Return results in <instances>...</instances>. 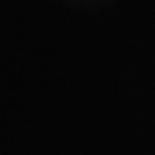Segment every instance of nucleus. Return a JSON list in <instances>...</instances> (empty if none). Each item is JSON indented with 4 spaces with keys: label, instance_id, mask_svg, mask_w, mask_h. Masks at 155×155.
Masks as SVG:
<instances>
[]
</instances>
